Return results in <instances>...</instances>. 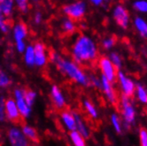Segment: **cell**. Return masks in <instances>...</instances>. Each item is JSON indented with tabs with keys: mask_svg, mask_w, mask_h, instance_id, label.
Segmentation results:
<instances>
[{
	"mask_svg": "<svg viewBox=\"0 0 147 146\" xmlns=\"http://www.w3.org/2000/svg\"><path fill=\"white\" fill-rule=\"evenodd\" d=\"M99 48L96 41L86 34H80L71 45V57L82 67L92 66L99 58Z\"/></svg>",
	"mask_w": 147,
	"mask_h": 146,
	"instance_id": "obj_1",
	"label": "cell"
},
{
	"mask_svg": "<svg viewBox=\"0 0 147 146\" xmlns=\"http://www.w3.org/2000/svg\"><path fill=\"white\" fill-rule=\"evenodd\" d=\"M49 58L61 74L71 81L83 88L90 87V75L76 61L63 57L57 51H52Z\"/></svg>",
	"mask_w": 147,
	"mask_h": 146,
	"instance_id": "obj_2",
	"label": "cell"
},
{
	"mask_svg": "<svg viewBox=\"0 0 147 146\" xmlns=\"http://www.w3.org/2000/svg\"><path fill=\"white\" fill-rule=\"evenodd\" d=\"M118 108L120 110V115L124 127L127 129H129L134 126L136 120V109L132 98L121 95Z\"/></svg>",
	"mask_w": 147,
	"mask_h": 146,
	"instance_id": "obj_3",
	"label": "cell"
},
{
	"mask_svg": "<svg viewBox=\"0 0 147 146\" xmlns=\"http://www.w3.org/2000/svg\"><path fill=\"white\" fill-rule=\"evenodd\" d=\"M62 11L67 17L78 22L82 20L86 15L87 4L83 0H77V1L64 5Z\"/></svg>",
	"mask_w": 147,
	"mask_h": 146,
	"instance_id": "obj_4",
	"label": "cell"
},
{
	"mask_svg": "<svg viewBox=\"0 0 147 146\" xmlns=\"http://www.w3.org/2000/svg\"><path fill=\"white\" fill-rule=\"evenodd\" d=\"M97 64L102 75L107 78L113 83H116L119 70L114 67V65L112 63V61L110 60L108 56L107 55L99 56L97 61Z\"/></svg>",
	"mask_w": 147,
	"mask_h": 146,
	"instance_id": "obj_5",
	"label": "cell"
},
{
	"mask_svg": "<svg viewBox=\"0 0 147 146\" xmlns=\"http://www.w3.org/2000/svg\"><path fill=\"white\" fill-rule=\"evenodd\" d=\"M116 82L119 84L121 95L129 97V98H133L135 96L136 83L134 81L132 78L128 76L121 70L118 71Z\"/></svg>",
	"mask_w": 147,
	"mask_h": 146,
	"instance_id": "obj_6",
	"label": "cell"
},
{
	"mask_svg": "<svg viewBox=\"0 0 147 146\" xmlns=\"http://www.w3.org/2000/svg\"><path fill=\"white\" fill-rule=\"evenodd\" d=\"M101 79V88L100 90L102 91L103 95L106 98L107 101L110 104L111 106H118L120 96L116 92L113 84L112 81H110L107 78H106L104 75H100Z\"/></svg>",
	"mask_w": 147,
	"mask_h": 146,
	"instance_id": "obj_7",
	"label": "cell"
},
{
	"mask_svg": "<svg viewBox=\"0 0 147 146\" xmlns=\"http://www.w3.org/2000/svg\"><path fill=\"white\" fill-rule=\"evenodd\" d=\"M113 19L121 28L128 29L130 24V14L123 5L118 4L113 9Z\"/></svg>",
	"mask_w": 147,
	"mask_h": 146,
	"instance_id": "obj_8",
	"label": "cell"
},
{
	"mask_svg": "<svg viewBox=\"0 0 147 146\" xmlns=\"http://www.w3.org/2000/svg\"><path fill=\"white\" fill-rule=\"evenodd\" d=\"M25 89L15 88L13 90V98L17 104L20 116L23 119H28L32 113V106H30L24 98Z\"/></svg>",
	"mask_w": 147,
	"mask_h": 146,
	"instance_id": "obj_9",
	"label": "cell"
},
{
	"mask_svg": "<svg viewBox=\"0 0 147 146\" xmlns=\"http://www.w3.org/2000/svg\"><path fill=\"white\" fill-rule=\"evenodd\" d=\"M7 139L9 143L13 146H28L29 140L23 134L22 129L18 127H12L7 131Z\"/></svg>",
	"mask_w": 147,
	"mask_h": 146,
	"instance_id": "obj_10",
	"label": "cell"
},
{
	"mask_svg": "<svg viewBox=\"0 0 147 146\" xmlns=\"http://www.w3.org/2000/svg\"><path fill=\"white\" fill-rule=\"evenodd\" d=\"M35 50V65L36 67H44L47 65L49 61V56L47 53V49L44 43L36 42L34 44Z\"/></svg>",
	"mask_w": 147,
	"mask_h": 146,
	"instance_id": "obj_11",
	"label": "cell"
},
{
	"mask_svg": "<svg viewBox=\"0 0 147 146\" xmlns=\"http://www.w3.org/2000/svg\"><path fill=\"white\" fill-rule=\"evenodd\" d=\"M50 96L52 102V105L58 110H63L65 109L67 106V100L64 93L61 90V89L54 84L51 87L50 89Z\"/></svg>",
	"mask_w": 147,
	"mask_h": 146,
	"instance_id": "obj_12",
	"label": "cell"
},
{
	"mask_svg": "<svg viewBox=\"0 0 147 146\" xmlns=\"http://www.w3.org/2000/svg\"><path fill=\"white\" fill-rule=\"evenodd\" d=\"M5 114L6 119L11 122H19L22 116L19 112L17 104L14 98H7L5 101Z\"/></svg>",
	"mask_w": 147,
	"mask_h": 146,
	"instance_id": "obj_13",
	"label": "cell"
},
{
	"mask_svg": "<svg viewBox=\"0 0 147 146\" xmlns=\"http://www.w3.org/2000/svg\"><path fill=\"white\" fill-rule=\"evenodd\" d=\"M59 120L62 124L63 128L67 131L70 132L76 129V118L73 111L65 110V109L61 110L59 114Z\"/></svg>",
	"mask_w": 147,
	"mask_h": 146,
	"instance_id": "obj_14",
	"label": "cell"
},
{
	"mask_svg": "<svg viewBox=\"0 0 147 146\" xmlns=\"http://www.w3.org/2000/svg\"><path fill=\"white\" fill-rule=\"evenodd\" d=\"M76 118V130L80 132L83 137L87 139H89L91 135V129L84 118L82 117V115L78 112H74Z\"/></svg>",
	"mask_w": 147,
	"mask_h": 146,
	"instance_id": "obj_15",
	"label": "cell"
},
{
	"mask_svg": "<svg viewBox=\"0 0 147 146\" xmlns=\"http://www.w3.org/2000/svg\"><path fill=\"white\" fill-rule=\"evenodd\" d=\"M28 27L22 22L16 23L13 28V37L14 42L25 41V39L28 36Z\"/></svg>",
	"mask_w": 147,
	"mask_h": 146,
	"instance_id": "obj_16",
	"label": "cell"
},
{
	"mask_svg": "<svg viewBox=\"0 0 147 146\" xmlns=\"http://www.w3.org/2000/svg\"><path fill=\"white\" fill-rule=\"evenodd\" d=\"M133 26L142 38L147 39V22L143 17L136 16L133 20Z\"/></svg>",
	"mask_w": 147,
	"mask_h": 146,
	"instance_id": "obj_17",
	"label": "cell"
},
{
	"mask_svg": "<svg viewBox=\"0 0 147 146\" xmlns=\"http://www.w3.org/2000/svg\"><path fill=\"white\" fill-rule=\"evenodd\" d=\"M82 108L84 110V112L87 113V115L91 119L96 120L98 119V111L96 106L94 105V103L90 99H83L82 101Z\"/></svg>",
	"mask_w": 147,
	"mask_h": 146,
	"instance_id": "obj_18",
	"label": "cell"
},
{
	"mask_svg": "<svg viewBox=\"0 0 147 146\" xmlns=\"http://www.w3.org/2000/svg\"><path fill=\"white\" fill-rule=\"evenodd\" d=\"M60 28L63 33L66 35H73L76 33L77 29V26L76 24V20H74L68 17H66L62 19L61 23H60Z\"/></svg>",
	"mask_w": 147,
	"mask_h": 146,
	"instance_id": "obj_19",
	"label": "cell"
},
{
	"mask_svg": "<svg viewBox=\"0 0 147 146\" xmlns=\"http://www.w3.org/2000/svg\"><path fill=\"white\" fill-rule=\"evenodd\" d=\"M23 60L24 63L28 67H34L35 65V50L34 45L28 44L27 45L26 50L23 52Z\"/></svg>",
	"mask_w": 147,
	"mask_h": 146,
	"instance_id": "obj_20",
	"label": "cell"
},
{
	"mask_svg": "<svg viewBox=\"0 0 147 146\" xmlns=\"http://www.w3.org/2000/svg\"><path fill=\"white\" fill-rule=\"evenodd\" d=\"M22 130L23 134L26 135V137L29 140V142L36 143H37L39 142L38 132L34 127L30 126L28 124H25L22 127Z\"/></svg>",
	"mask_w": 147,
	"mask_h": 146,
	"instance_id": "obj_21",
	"label": "cell"
},
{
	"mask_svg": "<svg viewBox=\"0 0 147 146\" xmlns=\"http://www.w3.org/2000/svg\"><path fill=\"white\" fill-rule=\"evenodd\" d=\"M110 122H111V125H112L113 130L115 131V133L118 135L122 134L124 125H123L121 117L119 113L113 112L110 115Z\"/></svg>",
	"mask_w": 147,
	"mask_h": 146,
	"instance_id": "obj_22",
	"label": "cell"
},
{
	"mask_svg": "<svg viewBox=\"0 0 147 146\" xmlns=\"http://www.w3.org/2000/svg\"><path fill=\"white\" fill-rule=\"evenodd\" d=\"M134 97L142 105H147V89L141 83H136Z\"/></svg>",
	"mask_w": 147,
	"mask_h": 146,
	"instance_id": "obj_23",
	"label": "cell"
},
{
	"mask_svg": "<svg viewBox=\"0 0 147 146\" xmlns=\"http://www.w3.org/2000/svg\"><path fill=\"white\" fill-rule=\"evenodd\" d=\"M68 137L73 145H75V146H85L86 145V138L76 129L70 131Z\"/></svg>",
	"mask_w": 147,
	"mask_h": 146,
	"instance_id": "obj_24",
	"label": "cell"
},
{
	"mask_svg": "<svg viewBox=\"0 0 147 146\" xmlns=\"http://www.w3.org/2000/svg\"><path fill=\"white\" fill-rule=\"evenodd\" d=\"M14 5L15 0H4L3 2H0V10H1L2 13L6 18L12 16L13 13Z\"/></svg>",
	"mask_w": 147,
	"mask_h": 146,
	"instance_id": "obj_25",
	"label": "cell"
},
{
	"mask_svg": "<svg viewBox=\"0 0 147 146\" xmlns=\"http://www.w3.org/2000/svg\"><path fill=\"white\" fill-rule=\"evenodd\" d=\"M101 48L105 50H112L115 44H116V38L114 36H107L102 39L101 41Z\"/></svg>",
	"mask_w": 147,
	"mask_h": 146,
	"instance_id": "obj_26",
	"label": "cell"
},
{
	"mask_svg": "<svg viewBox=\"0 0 147 146\" xmlns=\"http://www.w3.org/2000/svg\"><path fill=\"white\" fill-rule=\"evenodd\" d=\"M132 7L138 13H147V0H135Z\"/></svg>",
	"mask_w": 147,
	"mask_h": 146,
	"instance_id": "obj_27",
	"label": "cell"
},
{
	"mask_svg": "<svg viewBox=\"0 0 147 146\" xmlns=\"http://www.w3.org/2000/svg\"><path fill=\"white\" fill-rule=\"evenodd\" d=\"M108 57H109L110 60L112 61V63L114 65V67L118 70H121L122 67V64H123L121 56L118 52H116V51H112V52H110V54L108 55Z\"/></svg>",
	"mask_w": 147,
	"mask_h": 146,
	"instance_id": "obj_28",
	"label": "cell"
},
{
	"mask_svg": "<svg viewBox=\"0 0 147 146\" xmlns=\"http://www.w3.org/2000/svg\"><path fill=\"white\" fill-rule=\"evenodd\" d=\"M12 83V80L6 73L0 68V89H6Z\"/></svg>",
	"mask_w": 147,
	"mask_h": 146,
	"instance_id": "obj_29",
	"label": "cell"
},
{
	"mask_svg": "<svg viewBox=\"0 0 147 146\" xmlns=\"http://www.w3.org/2000/svg\"><path fill=\"white\" fill-rule=\"evenodd\" d=\"M36 97H37V94H36V92L35 90H33V89H25L24 98H25V100L27 101V103L30 106L33 107Z\"/></svg>",
	"mask_w": 147,
	"mask_h": 146,
	"instance_id": "obj_30",
	"label": "cell"
},
{
	"mask_svg": "<svg viewBox=\"0 0 147 146\" xmlns=\"http://www.w3.org/2000/svg\"><path fill=\"white\" fill-rule=\"evenodd\" d=\"M0 31L3 34H7L10 31V25L7 18L2 13L1 10H0Z\"/></svg>",
	"mask_w": 147,
	"mask_h": 146,
	"instance_id": "obj_31",
	"label": "cell"
},
{
	"mask_svg": "<svg viewBox=\"0 0 147 146\" xmlns=\"http://www.w3.org/2000/svg\"><path fill=\"white\" fill-rule=\"evenodd\" d=\"M90 87H93L95 89H98L100 90L101 88V79L100 77L97 76L95 74H90Z\"/></svg>",
	"mask_w": 147,
	"mask_h": 146,
	"instance_id": "obj_32",
	"label": "cell"
},
{
	"mask_svg": "<svg viewBox=\"0 0 147 146\" xmlns=\"http://www.w3.org/2000/svg\"><path fill=\"white\" fill-rule=\"evenodd\" d=\"M5 98L3 96L0 97V122L3 123L5 122L6 119V114H5Z\"/></svg>",
	"mask_w": 147,
	"mask_h": 146,
	"instance_id": "obj_33",
	"label": "cell"
},
{
	"mask_svg": "<svg viewBox=\"0 0 147 146\" xmlns=\"http://www.w3.org/2000/svg\"><path fill=\"white\" fill-rule=\"evenodd\" d=\"M138 138L141 146H147V129L141 128L138 132Z\"/></svg>",
	"mask_w": 147,
	"mask_h": 146,
	"instance_id": "obj_34",
	"label": "cell"
},
{
	"mask_svg": "<svg viewBox=\"0 0 147 146\" xmlns=\"http://www.w3.org/2000/svg\"><path fill=\"white\" fill-rule=\"evenodd\" d=\"M15 5L19 11L22 13H27L28 12V2H24V1H18L15 2Z\"/></svg>",
	"mask_w": 147,
	"mask_h": 146,
	"instance_id": "obj_35",
	"label": "cell"
},
{
	"mask_svg": "<svg viewBox=\"0 0 147 146\" xmlns=\"http://www.w3.org/2000/svg\"><path fill=\"white\" fill-rule=\"evenodd\" d=\"M15 48H16V50L18 51L19 53L23 54L24 50L27 48L26 42L25 41H17V42H15Z\"/></svg>",
	"mask_w": 147,
	"mask_h": 146,
	"instance_id": "obj_36",
	"label": "cell"
},
{
	"mask_svg": "<svg viewBox=\"0 0 147 146\" xmlns=\"http://www.w3.org/2000/svg\"><path fill=\"white\" fill-rule=\"evenodd\" d=\"M33 22L36 25H40L43 22V13L41 12H36L33 16Z\"/></svg>",
	"mask_w": 147,
	"mask_h": 146,
	"instance_id": "obj_37",
	"label": "cell"
},
{
	"mask_svg": "<svg viewBox=\"0 0 147 146\" xmlns=\"http://www.w3.org/2000/svg\"><path fill=\"white\" fill-rule=\"evenodd\" d=\"M89 2L96 7H100L104 5V1L103 0H89Z\"/></svg>",
	"mask_w": 147,
	"mask_h": 146,
	"instance_id": "obj_38",
	"label": "cell"
},
{
	"mask_svg": "<svg viewBox=\"0 0 147 146\" xmlns=\"http://www.w3.org/2000/svg\"><path fill=\"white\" fill-rule=\"evenodd\" d=\"M104 1V5L105 6H108L111 5V3L113 2V0H103Z\"/></svg>",
	"mask_w": 147,
	"mask_h": 146,
	"instance_id": "obj_39",
	"label": "cell"
},
{
	"mask_svg": "<svg viewBox=\"0 0 147 146\" xmlns=\"http://www.w3.org/2000/svg\"><path fill=\"white\" fill-rule=\"evenodd\" d=\"M30 2H32V3H34V4H36V3H38L40 0H29Z\"/></svg>",
	"mask_w": 147,
	"mask_h": 146,
	"instance_id": "obj_40",
	"label": "cell"
},
{
	"mask_svg": "<svg viewBox=\"0 0 147 146\" xmlns=\"http://www.w3.org/2000/svg\"><path fill=\"white\" fill-rule=\"evenodd\" d=\"M18 1H24V2H28V0H15V2H18Z\"/></svg>",
	"mask_w": 147,
	"mask_h": 146,
	"instance_id": "obj_41",
	"label": "cell"
},
{
	"mask_svg": "<svg viewBox=\"0 0 147 146\" xmlns=\"http://www.w3.org/2000/svg\"><path fill=\"white\" fill-rule=\"evenodd\" d=\"M4 1V0H0V2H3Z\"/></svg>",
	"mask_w": 147,
	"mask_h": 146,
	"instance_id": "obj_42",
	"label": "cell"
}]
</instances>
